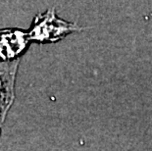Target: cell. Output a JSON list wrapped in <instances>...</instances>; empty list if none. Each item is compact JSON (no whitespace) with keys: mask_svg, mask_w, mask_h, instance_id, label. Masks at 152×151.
I'll use <instances>...</instances> for the list:
<instances>
[{"mask_svg":"<svg viewBox=\"0 0 152 151\" xmlns=\"http://www.w3.org/2000/svg\"><path fill=\"white\" fill-rule=\"evenodd\" d=\"M83 28L75 23L62 20L56 15L55 8H50L34 18L33 27L28 31V41L43 44L63 39L68 34L83 31Z\"/></svg>","mask_w":152,"mask_h":151,"instance_id":"1","label":"cell"},{"mask_svg":"<svg viewBox=\"0 0 152 151\" xmlns=\"http://www.w3.org/2000/svg\"><path fill=\"white\" fill-rule=\"evenodd\" d=\"M20 59L0 62V128L15 99V82Z\"/></svg>","mask_w":152,"mask_h":151,"instance_id":"2","label":"cell"},{"mask_svg":"<svg viewBox=\"0 0 152 151\" xmlns=\"http://www.w3.org/2000/svg\"><path fill=\"white\" fill-rule=\"evenodd\" d=\"M28 43L27 31L19 28L0 30V62L19 60Z\"/></svg>","mask_w":152,"mask_h":151,"instance_id":"3","label":"cell"}]
</instances>
